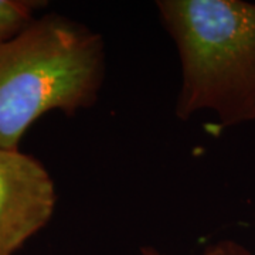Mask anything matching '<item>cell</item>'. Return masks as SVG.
<instances>
[{"mask_svg": "<svg viewBox=\"0 0 255 255\" xmlns=\"http://www.w3.org/2000/svg\"><path fill=\"white\" fill-rule=\"evenodd\" d=\"M104 77L98 34L60 16L34 18L0 41V147L18 143L50 111L91 107Z\"/></svg>", "mask_w": 255, "mask_h": 255, "instance_id": "cell-1", "label": "cell"}, {"mask_svg": "<svg viewBox=\"0 0 255 255\" xmlns=\"http://www.w3.org/2000/svg\"><path fill=\"white\" fill-rule=\"evenodd\" d=\"M182 68L176 111L213 112L224 125L255 121V3L160 0Z\"/></svg>", "mask_w": 255, "mask_h": 255, "instance_id": "cell-2", "label": "cell"}, {"mask_svg": "<svg viewBox=\"0 0 255 255\" xmlns=\"http://www.w3.org/2000/svg\"><path fill=\"white\" fill-rule=\"evenodd\" d=\"M55 201L54 182L43 163L0 147V255H14L46 227Z\"/></svg>", "mask_w": 255, "mask_h": 255, "instance_id": "cell-3", "label": "cell"}, {"mask_svg": "<svg viewBox=\"0 0 255 255\" xmlns=\"http://www.w3.org/2000/svg\"><path fill=\"white\" fill-rule=\"evenodd\" d=\"M40 4L28 0H0V41L7 40L30 24Z\"/></svg>", "mask_w": 255, "mask_h": 255, "instance_id": "cell-4", "label": "cell"}, {"mask_svg": "<svg viewBox=\"0 0 255 255\" xmlns=\"http://www.w3.org/2000/svg\"><path fill=\"white\" fill-rule=\"evenodd\" d=\"M142 254L143 255H163L160 251H157L156 248L152 247H143L142 248ZM199 255H253L247 248L240 246L237 243L233 241H221L217 244L207 247L201 254Z\"/></svg>", "mask_w": 255, "mask_h": 255, "instance_id": "cell-5", "label": "cell"}]
</instances>
